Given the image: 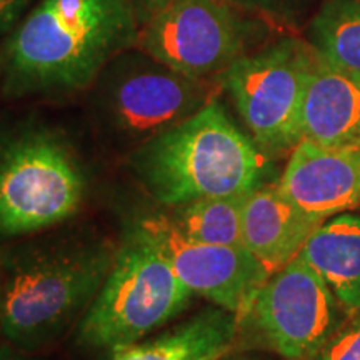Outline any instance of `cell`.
<instances>
[{
  "mask_svg": "<svg viewBox=\"0 0 360 360\" xmlns=\"http://www.w3.org/2000/svg\"><path fill=\"white\" fill-rule=\"evenodd\" d=\"M141 27L127 0H42L4 39L0 96L24 101L85 92L117 53L137 45Z\"/></svg>",
  "mask_w": 360,
  "mask_h": 360,
  "instance_id": "1",
  "label": "cell"
},
{
  "mask_svg": "<svg viewBox=\"0 0 360 360\" xmlns=\"http://www.w3.org/2000/svg\"><path fill=\"white\" fill-rule=\"evenodd\" d=\"M117 249L101 232L67 224L0 247L4 339L34 354L79 326Z\"/></svg>",
  "mask_w": 360,
  "mask_h": 360,
  "instance_id": "2",
  "label": "cell"
},
{
  "mask_svg": "<svg viewBox=\"0 0 360 360\" xmlns=\"http://www.w3.org/2000/svg\"><path fill=\"white\" fill-rule=\"evenodd\" d=\"M129 167L159 204L245 193L262 186L267 155L212 98L192 117L129 154Z\"/></svg>",
  "mask_w": 360,
  "mask_h": 360,
  "instance_id": "3",
  "label": "cell"
},
{
  "mask_svg": "<svg viewBox=\"0 0 360 360\" xmlns=\"http://www.w3.org/2000/svg\"><path fill=\"white\" fill-rule=\"evenodd\" d=\"M89 175L64 130L44 117L0 119V247L74 219Z\"/></svg>",
  "mask_w": 360,
  "mask_h": 360,
  "instance_id": "4",
  "label": "cell"
},
{
  "mask_svg": "<svg viewBox=\"0 0 360 360\" xmlns=\"http://www.w3.org/2000/svg\"><path fill=\"white\" fill-rule=\"evenodd\" d=\"M212 98L210 82L187 77L135 45L103 67L89 89V110L102 137L130 154Z\"/></svg>",
  "mask_w": 360,
  "mask_h": 360,
  "instance_id": "5",
  "label": "cell"
},
{
  "mask_svg": "<svg viewBox=\"0 0 360 360\" xmlns=\"http://www.w3.org/2000/svg\"><path fill=\"white\" fill-rule=\"evenodd\" d=\"M192 297L160 250L129 225L109 276L79 322L77 342L112 354L167 326Z\"/></svg>",
  "mask_w": 360,
  "mask_h": 360,
  "instance_id": "6",
  "label": "cell"
},
{
  "mask_svg": "<svg viewBox=\"0 0 360 360\" xmlns=\"http://www.w3.org/2000/svg\"><path fill=\"white\" fill-rule=\"evenodd\" d=\"M312 60L309 42L285 35L237 58L217 79L267 157L287 154L304 139L302 105Z\"/></svg>",
  "mask_w": 360,
  "mask_h": 360,
  "instance_id": "7",
  "label": "cell"
},
{
  "mask_svg": "<svg viewBox=\"0 0 360 360\" xmlns=\"http://www.w3.org/2000/svg\"><path fill=\"white\" fill-rule=\"evenodd\" d=\"M265 35L260 17L224 0H169L141 27L137 47L187 77L210 82Z\"/></svg>",
  "mask_w": 360,
  "mask_h": 360,
  "instance_id": "8",
  "label": "cell"
},
{
  "mask_svg": "<svg viewBox=\"0 0 360 360\" xmlns=\"http://www.w3.org/2000/svg\"><path fill=\"white\" fill-rule=\"evenodd\" d=\"M349 312L310 265L297 255L255 294L240 327L283 360H312Z\"/></svg>",
  "mask_w": 360,
  "mask_h": 360,
  "instance_id": "9",
  "label": "cell"
},
{
  "mask_svg": "<svg viewBox=\"0 0 360 360\" xmlns=\"http://www.w3.org/2000/svg\"><path fill=\"white\" fill-rule=\"evenodd\" d=\"M130 225L160 250L193 295L236 314L238 321L270 277L267 269L245 247L192 240L175 225L169 212L141 214Z\"/></svg>",
  "mask_w": 360,
  "mask_h": 360,
  "instance_id": "10",
  "label": "cell"
},
{
  "mask_svg": "<svg viewBox=\"0 0 360 360\" xmlns=\"http://www.w3.org/2000/svg\"><path fill=\"white\" fill-rule=\"evenodd\" d=\"M278 187L317 222L360 207V146L323 147L302 139L292 150Z\"/></svg>",
  "mask_w": 360,
  "mask_h": 360,
  "instance_id": "11",
  "label": "cell"
},
{
  "mask_svg": "<svg viewBox=\"0 0 360 360\" xmlns=\"http://www.w3.org/2000/svg\"><path fill=\"white\" fill-rule=\"evenodd\" d=\"M302 135L323 147L360 146V72L314 51L302 105Z\"/></svg>",
  "mask_w": 360,
  "mask_h": 360,
  "instance_id": "12",
  "label": "cell"
},
{
  "mask_svg": "<svg viewBox=\"0 0 360 360\" xmlns=\"http://www.w3.org/2000/svg\"><path fill=\"white\" fill-rule=\"evenodd\" d=\"M321 222L309 217L274 184L247 195L242 215V245L272 276L300 254Z\"/></svg>",
  "mask_w": 360,
  "mask_h": 360,
  "instance_id": "13",
  "label": "cell"
},
{
  "mask_svg": "<svg viewBox=\"0 0 360 360\" xmlns=\"http://www.w3.org/2000/svg\"><path fill=\"white\" fill-rule=\"evenodd\" d=\"M238 330L237 315L215 305L157 337L114 350L109 360H215L236 347Z\"/></svg>",
  "mask_w": 360,
  "mask_h": 360,
  "instance_id": "14",
  "label": "cell"
},
{
  "mask_svg": "<svg viewBox=\"0 0 360 360\" xmlns=\"http://www.w3.org/2000/svg\"><path fill=\"white\" fill-rule=\"evenodd\" d=\"M299 257L330 287L349 314L360 310V217L339 214L319 225Z\"/></svg>",
  "mask_w": 360,
  "mask_h": 360,
  "instance_id": "15",
  "label": "cell"
},
{
  "mask_svg": "<svg viewBox=\"0 0 360 360\" xmlns=\"http://www.w3.org/2000/svg\"><path fill=\"white\" fill-rule=\"evenodd\" d=\"M249 193L202 197L172 207L169 215L192 240L212 245H242V215Z\"/></svg>",
  "mask_w": 360,
  "mask_h": 360,
  "instance_id": "16",
  "label": "cell"
},
{
  "mask_svg": "<svg viewBox=\"0 0 360 360\" xmlns=\"http://www.w3.org/2000/svg\"><path fill=\"white\" fill-rule=\"evenodd\" d=\"M309 44L332 64L360 72V0H326L310 19Z\"/></svg>",
  "mask_w": 360,
  "mask_h": 360,
  "instance_id": "17",
  "label": "cell"
},
{
  "mask_svg": "<svg viewBox=\"0 0 360 360\" xmlns=\"http://www.w3.org/2000/svg\"><path fill=\"white\" fill-rule=\"evenodd\" d=\"M224 2L232 4L252 15L262 17L274 24L297 27L309 19L310 13L315 15L326 0H224Z\"/></svg>",
  "mask_w": 360,
  "mask_h": 360,
  "instance_id": "18",
  "label": "cell"
},
{
  "mask_svg": "<svg viewBox=\"0 0 360 360\" xmlns=\"http://www.w3.org/2000/svg\"><path fill=\"white\" fill-rule=\"evenodd\" d=\"M312 360H360V314L345 322Z\"/></svg>",
  "mask_w": 360,
  "mask_h": 360,
  "instance_id": "19",
  "label": "cell"
},
{
  "mask_svg": "<svg viewBox=\"0 0 360 360\" xmlns=\"http://www.w3.org/2000/svg\"><path fill=\"white\" fill-rule=\"evenodd\" d=\"M40 2L42 0H0V40L6 39Z\"/></svg>",
  "mask_w": 360,
  "mask_h": 360,
  "instance_id": "20",
  "label": "cell"
},
{
  "mask_svg": "<svg viewBox=\"0 0 360 360\" xmlns=\"http://www.w3.org/2000/svg\"><path fill=\"white\" fill-rule=\"evenodd\" d=\"M127 2L135 8L143 25L152 15H155L157 12L167 6L169 0H127Z\"/></svg>",
  "mask_w": 360,
  "mask_h": 360,
  "instance_id": "21",
  "label": "cell"
},
{
  "mask_svg": "<svg viewBox=\"0 0 360 360\" xmlns=\"http://www.w3.org/2000/svg\"><path fill=\"white\" fill-rule=\"evenodd\" d=\"M215 360H274V359H270L269 355L259 352V350L233 347L232 350H229L227 354L220 355V357Z\"/></svg>",
  "mask_w": 360,
  "mask_h": 360,
  "instance_id": "22",
  "label": "cell"
},
{
  "mask_svg": "<svg viewBox=\"0 0 360 360\" xmlns=\"http://www.w3.org/2000/svg\"><path fill=\"white\" fill-rule=\"evenodd\" d=\"M0 360H35L24 350L13 347L12 344H0Z\"/></svg>",
  "mask_w": 360,
  "mask_h": 360,
  "instance_id": "23",
  "label": "cell"
},
{
  "mask_svg": "<svg viewBox=\"0 0 360 360\" xmlns=\"http://www.w3.org/2000/svg\"><path fill=\"white\" fill-rule=\"evenodd\" d=\"M2 317H4V302H2V285H0V335H2Z\"/></svg>",
  "mask_w": 360,
  "mask_h": 360,
  "instance_id": "24",
  "label": "cell"
}]
</instances>
